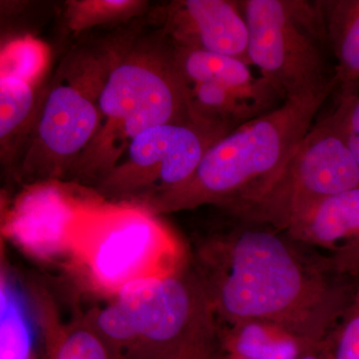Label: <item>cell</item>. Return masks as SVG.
Here are the masks:
<instances>
[{
  "label": "cell",
  "mask_w": 359,
  "mask_h": 359,
  "mask_svg": "<svg viewBox=\"0 0 359 359\" xmlns=\"http://www.w3.org/2000/svg\"><path fill=\"white\" fill-rule=\"evenodd\" d=\"M199 245L196 266L224 325L264 320L323 344L353 297L355 280L328 255L266 224L233 218Z\"/></svg>",
  "instance_id": "1"
},
{
  "label": "cell",
  "mask_w": 359,
  "mask_h": 359,
  "mask_svg": "<svg viewBox=\"0 0 359 359\" xmlns=\"http://www.w3.org/2000/svg\"><path fill=\"white\" fill-rule=\"evenodd\" d=\"M330 95L287 99L233 130L207 151L184 185L146 207L156 214L217 205L231 214L256 200L282 172Z\"/></svg>",
  "instance_id": "2"
},
{
  "label": "cell",
  "mask_w": 359,
  "mask_h": 359,
  "mask_svg": "<svg viewBox=\"0 0 359 359\" xmlns=\"http://www.w3.org/2000/svg\"><path fill=\"white\" fill-rule=\"evenodd\" d=\"M97 106L98 130L70 171L95 182L117 164L141 132L166 123L199 121L190 86L175 61L173 44L162 29L138 37L113 66Z\"/></svg>",
  "instance_id": "3"
},
{
  "label": "cell",
  "mask_w": 359,
  "mask_h": 359,
  "mask_svg": "<svg viewBox=\"0 0 359 359\" xmlns=\"http://www.w3.org/2000/svg\"><path fill=\"white\" fill-rule=\"evenodd\" d=\"M94 330L109 348L158 359L219 337L204 283L195 269L175 266L123 285L96 314Z\"/></svg>",
  "instance_id": "4"
},
{
  "label": "cell",
  "mask_w": 359,
  "mask_h": 359,
  "mask_svg": "<svg viewBox=\"0 0 359 359\" xmlns=\"http://www.w3.org/2000/svg\"><path fill=\"white\" fill-rule=\"evenodd\" d=\"M249 29V59L287 99L337 89L335 66L318 1H238Z\"/></svg>",
  "instance_id": "5"
},
{
  "label": "cell",
  "mask_w": 359,
  "mask_h": 359,
  "mask_svg": "<svg viewBox=\"0 0 359 359\" xmlns=\"http://www.w3.org/2000/svg\"><path fill=\"white\" fill-rule=\"evenodd\" d=\"M174 244L169 231L145 205L82 203L72 250L97 285L118 292L141 276L175 268Z\"/></svg>",
  "instance_id": "6"
},
{
  "label": "cell",
  "mask_w": 359,
  "mask_h": 359,
  "mask_svg": "<svg viewBox=\"0 0 359 359\" xmlns=\"http://www.w3.org/2000/svg\"><path fill=\"white\" fill-rule=\"evenodd\" d=\"M359 187V167L332 114L309 129L275 181L231 217L285 231L320 201Z\"/></svg>",
  "instance_id": "7"
},
{
  "label": "cell",
  "mask_w": 359,
  "mask_h": 359,
  "mask_svg": "<svg viewBox=\"0 0 359 359\" xmlns=\"http://www.w3.org/2000/svg\"><path fill=\"white\" fill-rule=\"evenodd\" d=\"M231 132L199 121L151 127L132 141L117 164L96 182L97 188L123 202L150 204L184 185L207 151Z\"/></svg>",
  "instance_id": "8"
},
{
  "label": "cell",
  "mask_w": 359,
  "mask_h": 359,
  "mask_svg": "<svg viewBox=\"0 0 359 359\" xmlns=\"http://www.w3.org/2000/svg\"><path fill=\"white\" fill-rule=\"evenodd\" d=\"M97 101L76 85H54L39 106L21 161L23 176L51 182L70 172L98 130Z\"/></svg>",
  "instance_id": "9"
},
{
  "label": "cell",
  "mask_w": 359,
  "mask_h": 359,
  "mask_svg": "<svg viewBox=\"0 0 359 359\" xmlns=\"http://www.w3.org/2000/svg\"><path fill=\"white\" fill-rule=\"evenodd\" d=\"M161 29L175 46L223 54L250 65L249 29L238 1L178 0L159 13Z\"/></svg>",
  "instance_id": "10"
},
{
  "label": "cell",
  "mask_w": 359,
  "mask_h": 359,
  "mask_svg": "<svg viewBox=\"0 0 359 359\" xmlns=\"http://www.w3.org/2000/svg\"><path fill=\"white\" fill-rule=\"evenodd\" d=\"M81 205L52 181L36 184L14 205L7 233L34 256H58L72 250L73 231Z\"/></svg>",
  "instance_id": "11"
},
{
  "label": "cell",
  "mask_w": 359,
  "mask_h": 359,
  "mask_svg": "<svg viewBox=\"0 0 359 359\" xmlns=\"http://www.w3.org/2000/svg\"><path fill=\"white\" fill-rule=\"evenodd\" d=\"M173 47L176 65L189 85H217L256 104L266 112L278 108L276 103L283 99L264 77L254 76L250 65L241 59L174 44Z\"/></svg>",
  "instance_id": "12"
},
{
  "label": "cell",
  "mask_w": 359,
  "mask_h": 359,
  "mask_svg": "<svg viewBox=\"0 0 359 359\" xmlns=\"http://www.w3.org/2000/svg\"><path fill=\"white\" fill-rule=\"evenodd\" d=\"M290 238L328 256L359 249V187L314 204L290 224Z\"/></svg>",
  "instance_id": "13"
},
{
  "label": "cell",
  "mask_w": 359,
  "mask_h": 359,
  "mask_svg": "<svg viewBox=\"0 0 359 359\" xmlns=\"http://www.w3.org/2000/svg\"><path fill=\"white\" fill-rule=\"evenodd\" d=\"M222 348L244 359H299L325 344L297 337L276 323L245 320L219 327Z\"/></svg>",
  "instance_id": "14"
},
{
  "label": "cell",
  "mask_w": 359,
  "mask_h": 359,
  "mask_svg": "<svg viewBox=\"0 0 359 359\" xmlns=\"http://www.w3.org/2000/svg\"><path fill=\"white\" fill-rule=\"evenodd\" d=\"M339 92L359 88V0H320Z\"/></svg>",
  "instance_id": "15"
},
{
  "label": "cell",
  "mask_w": 359,
  "mask_h": 359,
  "mask_svg": "<svg viewBox=\"0 0 359 359\" xmlns=\"http://www.w3.org/2000/svg\"><path fill=\"white\" fill-rule=\"evenodd\" d=\"M36 87L13 77H0V144L2 158L18 150L36 118Z\"/></svg>",
  "instance_id": "16"
},
{
  "label": "cell",
  "mask_w": 359,
  "mask_h": 359,
  "mask_svg": "<svg viewBox=\"0 0 359 359\" xmlns=\"http://www.w3.org/2000/svg\"><path fill=\"white\" fill-rule=\"evenodd\" d=\"M196 119L233 131L245 123L266 114L256 104L212 84L189 85Z\"/></svg>",
  "instance_id": "17"
},
{
  "label": "cell",
  "mask_w": 359,
  "mask_h": 359,
  "mask_svg": "<svg viewBox=\"0 0 359 359\" xmlns=\"http://www.w3.org/2000/svg\"><path fill=\"white\" fill-rule=\"evenodd\" d=\"M0 359H32L33 334L20 295L2 278Z\"/></svg>",
  "instance_id": "18"
},
{
  "label": "cell",
  "mask_w": 359,
  "mask_h": 359,
  "mask_svg": "<svg viewBox=\"0 0 359 359\" xmlns=\"http://www.w3.org/2000/svg\"><path fill=\"white\" fill-rule=\"evenodd\" d=\"M148 4L142 0H70L65 4V22L70 32L78 34L96 26L138 18Z\"/></svg>",
  "instance_id": "19"
},
{
  "label": "cell",
  "mask_w": 359,
  "mask_h": 359,
  "mask_svg": "<svg viewBox=\"0 0 359 359\" xmlns=\"http://www.w3.org/2000/svg\"><path fill=\"white\" fill-rule=\"evenodd\" d=\"M50 52L43 42L26 35L11 40L0 53V77H13L36 87L44 76Z\"/></svg>",
  "instance_id": "20"
},
{
  "label": "cell",
  "mask_w": 359,
  "mask_h": 359,
  "mask_svg": "<svg viewBox=\"0 0 359 359\" xmlns=\"http://www.w3.org/2000/svg\"><path fill=\"white\" fill-rule=\"evenodd\" d=\"M327 359H359V280L351 302L325 340Z\"/></svg>",
  "instance_id": "21"
},
{
  "label": "cell",
  "mask_w": 359,
  "mask_h": 359,
  "mask_svg": "<svg viewBox=\"0 0 359 359\" xmlns=\"http://www.w3.org/2000/svg\"><path fill=\"white\" fill-rule=\"evenodd\" d=\"M53 359H114L93 327H77L63 337Z\"/></svg>",
  "instance_id": "22"
},
{
  "label": "cell",
  "mask_w": 359,
  "mask_h": 359,
  "mask_svg": "<svg viewBox=\"0 0 359 359\" xmlns=\"http://www.w3.org/2000/svg\"><path fill=\"white\" fill-rule=\"evenodd\" d=\"M332 114L359 167V88L339 92Z\"/></svg>",
  "instance_id": "23"
},
{
  "label": "cell",
  "mask_w": 359,
  "mask_h": 359,
  "mask_svg": "<svg viewBox=\"0 0 359 359\" xmlns=\"http://www.w3.org/2000/svg\"><path fill=\"white\" fill-rule=\"evenodd\" d=\"M219 337L198 342L158 359H224Z\"/></svg>",
  "instance_id": "24"
},
{
  "label": "cell",
  "mask_w": 359,
  "mask_h": 359,
  "mask_svg": "<svg viewBox=\"0 0 359 359\" xmlns=\"http://www.w3.org/2000/svg\"><path fill=\"white\" fill-rule=\"evenodd\" d=\"M330 257L334 269L339 273L354 280H359V249Z\"/></svg>",
  "instance_id": "25"
},
{
  "label": "cell",
  "mask_w": 359,
  "mask_h": 359,
  "mask_svg": "<svg viewBox=\"0 0 359 359\" xmlns=\"http://www.w3.org/2000/svg\"><path fill=\"white\" fill-rule=\"evenodd\" d=\"M299 359H327V351H325V342L320 348L316 349L313 353L306 354Z\"/></svg>",
  "instance_id": "26"
},
{
  "label": "cell",
  "mask_w": 359,
  "mask_h": 359,
  "mask_svg": "<svg viewBox=\"0 0 359 359\" xmlns=\"http://www.w3.org/2000/svg\"><path fill=\"white\" fill-rule=\"evenodd\" d=\"M224 359H244V358H237V356L230 355V354H226L224 353Z\"/></svg>",
  "instance_id": "27"
}]
</instances>
